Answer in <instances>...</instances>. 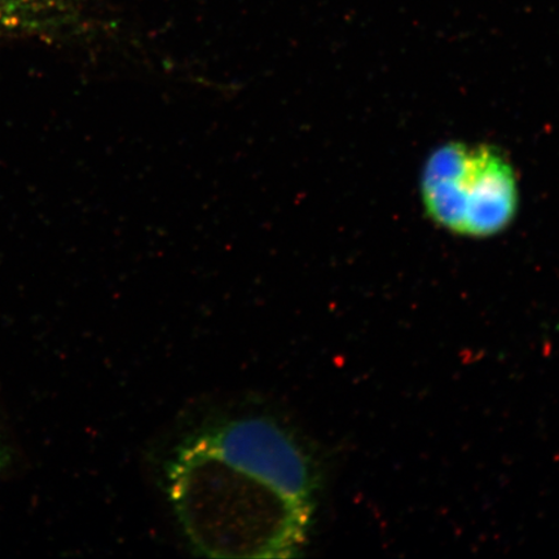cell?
<instances>
[{"mask_svg": "<svg viewBox=\"0 0 559 559\" xmlns=\"http://www.w3.org/2000/svg\"><path fill=\"white\" fill-rule=\"evenodd\" d=\"M419 190L426 215L437 226L471 239L501 234L519 213V179L491 145L439 146L426 159Z\"/></svg>", "mask_w": 559, "mask_h": 559, "instance_id": "cell-2", "label": "cell"}, {"mask_svg": "<svg viewBox=\"0 0 559 559\" xmlns=\"http://www.w3.org/2000/svg\"><path fill=\"white\" fill-rule=\"evenodd\" d=\"M85 26L75 0H0V37L64 40Z\"/></svg>", "mask_w": 559, "mask_h": 559, "instance_id": "cell-4", "label": "cell"}, {"mask_svg": "<svg viewBox=\"0 0 559 559\" xmlns=\"http://www.w3.org/2000/svg\"><path fill=\"white\" fill-rule=\"evenodd\" d=\"M202 437L228 463L292 498L311 501L314 480L310 460L296 440L271 419H234Z\"/></svg>", "mask_w": 559, "mask_h": 559, "instance_id": "cell-3", "label": "cell"}, {"mask_svg": "<svg viewBox=\"0 0 559 559\" xmlns=\"http://www.w3.org/2000/svg\"><path fill=\"white\" fill-rule=\"evenodd\" d=\"M167 492L198 554L216 558L297 557L311 526V501L240 469L200 436L167 464Z\"/></svg>", "mask_w": 559, "mask_h": 559, "instance_id": "cell-1", "label": "cell"}]
</instances>
